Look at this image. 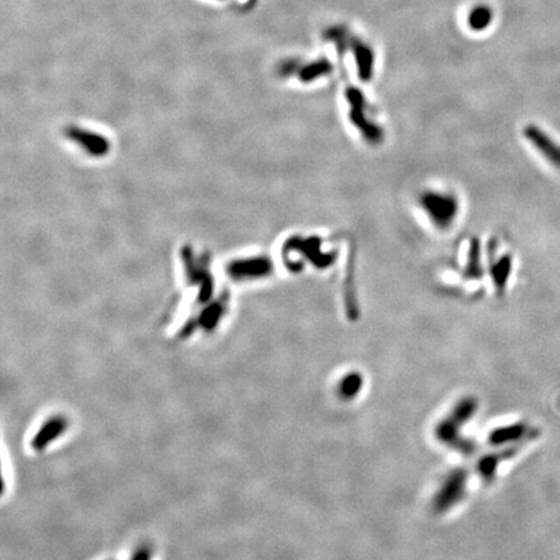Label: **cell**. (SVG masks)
<instances>
[{"instance_id":"cell-1","label":"cell","mask_w":560,"mask_h":560,"mask_svg":"<svg viewBox=\"0 0 560 560\" xmlns=\"http://www.w3.org/2000/svg\"><path fill=\"white\" fill-rule=\"evenodd\" d=\"M423 206L429 214V220L439 226H448L454 221L457 213L455 199L441 194H431L423 197Z\"/></svg>"},{"instance_id":"cell-2","label":"cell","mask_w":560,"mask_h":560,"mask_svg":"<svg viewBox=\"0 0 560 560\" xmlns=\"http://www.w3.org/2000/svg\"><path fill=\"white\" fill-rule=\"evenodd\" d=\"M349 44L352 46L354 56H356V65L359 70V76L362 79H368L373 76V55L371 48L359 41L358 38H352Z\"/></svg>"},{"instance_id":"cell-3","label":"cell","mask_w":560,"mask_h":560,"mask_svg":"<svg viewBox=\"0 0 560 560\" xmlns=\"http://www.w3.org/2000/svg\"><path fill=\"white\" fill-rule=\"evenodd\" d=\"M332 70V65L328 60H318L313 64L306 65L305 68L300 72V78L302 81H312L318 76L328 74Z\"/></svg>"},{"instance_id":"cell-4","label":"cell","mask_w":560,"mask_h":560,"mask_svg":"<svg viewBox=\"0 0 560 560\" xmlns=\"http://www.w3.org/2000/svg\"><path fill=\"white\" fill-rule=\"evenodd\" d=\"M492 21V11L485 6H479L472 9L468 22L474 30H483L486 26H489Z\"/></svg>"},{"instance_id":"cell-5","label":"cell","mask_w":560,"mask_h":560,"mask_svg":"<svg viewBox=\"0 0 560 560\" xmlns=\"http://www.w3.org/2000/svg\"><path fill=\"white\" fill-rule=\"evenodd\" d=\"M359 388H361V378L358 375H352L340 384V394L352 399L353 396H356Z\"/></svg>"}]
</instances>
